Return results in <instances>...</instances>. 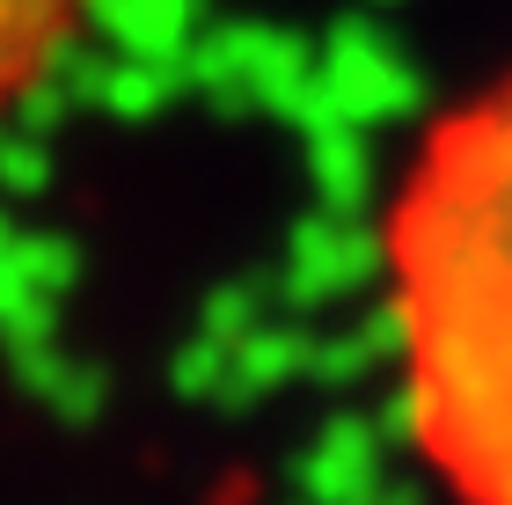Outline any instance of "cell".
Wrapping results in <instances>:
<instances>
[{"mask_svg":"<svg viewBox=\"0 0 512 505\" xmlns=\"http://www.w3.org/2000/svg\"><path fill=\"white\" fill-rule=\"evenodd\" d=\"M403 440L454 505H512V66L432 110L381 205Z\"/></svg>","mask_w":512,"mask_h":505,"instance_id":"obj_1","label":"cell"},{"mask_svg":"<svg viewBox=\"0 0 512 505\" xmlns=\"http://www.w3.org/2000/svg\"><path fill=\"white\" fill-rule=\"evenodd\" d=\"M96 0H0V110L22 103L81 37Z\"/></svg>","mask_w":512,"mask_h":505,"instance_id":"obj_2","label":"cell"}]
</instances>
